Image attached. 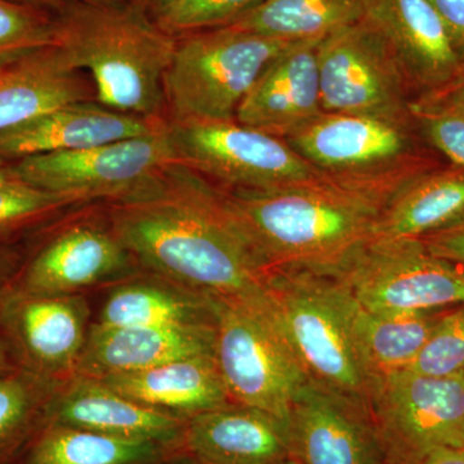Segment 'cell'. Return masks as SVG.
Here are the masks:
<instances>
[{"instance_id": "2", "label": "cell", "mask_w": 464, "mask_h": 464, "mask_svg": "<svg viewBox=\"0 0 464 464\" xmlns=\"http://www.w3.org/2000/svg\"><path fill=\"white\" fill-rule=\"evenodd\" d=\"M270 270L337 275L377 235L387 200L324 179L266 191L226 190Z\"/></svg>"}, {"instance_id": "18", "label": "cell", "mask_w": 464, "mask_h": 464, "mask_svg": "<svg viewBox=\"0 0 464 464\" xmlns=\"http://www.w3.org/2000/svg\"><path fill=\"white\" fill-rule=\"evenodd\" d=\"M166 123L167 119L124 114L97 101H82L52 110L0 133V157L16 161L47 152L94 148L146 136Z\"/></svg>"}, {"instance_id": "28", "label": "cell", "mask_w": 464, "mask_h": 464, "mask_svg": "<svg viewBox=\"0 0 464 464\" xmlns=\"http://www.w3.org/2000/svg\"><path fill=\"white\" fill-rule=\"evenodd\" d=\"M362 18L360 0H264L228 26L280 41L304 42L325 38Z\"/></svg>"}, {"instance_id": "25", "label": "cell", "mask_w": 464, "mask_h": 464, "mask_svg": "<svg viewBox=\"0 0 464 464\" xmlns=\"http://www.w3.org/2000/svg\"><path fill=\"white\" fill-rule=\"evenodd\" d=\"M464 224V168L442 161L400 188L382 209L375 239H424Z\"/></svg>"}, {"instance_id": "17", "label": "cell", "mask_w": 464, "mask_h": 464, "mask_svg": "<svg viewBox=\"0 0 464 464\" xmlns=\"http://www.w3.org/2000/svg\"><path fill=\"white\" fill-rule=\"evenodd\" d=\"M322 39L297 42L259 75L237 121L285 140L323 114L317 48Z\"/></svg>"}, {"instance_id": "7", "label": "cell", "mask_w": 464, "mask_h": 464, "mask_svg": "<svg viewBox=\"0 0 464 464\" xmlns=\"http://www.w3.org/2000/svg\"><path fill=\"white\" fill-rule=\"evenodd\" d=\"M215 362L232 404L284 420L308 380L268 299L217 298Z\"/></svg>"}, {"instance_id": "19", "label": "cell", "mask_w": 464, "mask_h": 464, "mask_svg": "<svg viewBox=\"0 0 464 464\" xmlns=\"http://www.w3.org/2000/svg\"><path fill=\"white\" fill-rule=\"evenodd\" d=\"M48 422L181 449L186 420L125 398L100 380L74 375L54 393L48 409Z\"/></svg>"}, {"instance_id": "30", "label": "cell", "mask_w": 464, "mask_h": 464, "mask_svg": "<svg viewBox=\"0 0 464 464\" xmlns=\"http://www.w3.org/2000/svg\"><path fill=\"white\" fill-rule=\"evenodd\" d=\"M75 201L14 179L0 183V246H17L53 224Z\"/></svg>"}, {"instance_id": "40", "label": "cell", "mask_w": 464, "mask_h": 464, "mask_svg": "<svg viewBox=\"0 0 464 464\" xmlns=\"http://www.w3.org/2000/svg\"><path fill=\"white\" fill-rule=\"evenodd\" d=\"M12 2L21 3V5H33L43 9H57L66 7L72 3H111V2H123V0H12Z\"/></svg>"}, {"instance_id": "27", "label": "cell", "mask_w": 464, "mask_h": 464, "mask_svg": "<svg viewBox=\"0 0 464 464\" xmlns=\"http://www.w3.org/2000/svg\"><path fill=\"white\" fill-rule=\"evenodd\" d=\"M183 457L181 449L146 440L112 438L48 422L20 464H166Z\"/></svg>"}, {"instance_id": "3", "label": "cell", "mask_w": 464, "mask_h": 464, "mask_svg": "<svg viewBox=\"0 0 464 464\" xmlns=\"http://www.w3.org/2000/svg\"><path fill=\"white\" fill-rule=\"evenodd\" d=\"M57 44L90 72L97 102L124 114L164 119V76L177 38L125 2L72 3L56 14Z\"/></svg>"}, {"instance_id": "12", "label": "cell", "mask_w": 464, "mask_h": 464, "mask_svg": "<svg viewBox=\"0 0 464 464\" xmlns=\"http://www.w3.org/2000/svg\"><path fill=\"white\" fill-rule=\"evenodd\" d=\"M369 413L389 464H420L438 449L464 448V374L382 377Z\"/></svg>"}, {"instance_id": "4", "label": "cell", "mask_w": 464, "mask_h": 464, "mask_svg": "<svg viewBox=\"0 0 464 464\" xmlns=\"http://www.w3.org/2000/svg\"><path fill=\"white\" fill-rule=\"evenodd\" d=\"M285 141L332 181L374 192L387 201L415 177L445 161L424 141L414 119L323 112Z\"/></svg>"}, {"instance_id": "41", "label": "cell", "mask_w": 464, "mask_h": 464, "mask_svg": "<svg viewBox=\"0 0 464 464\" xmlns=\"http://www.w3.org/2000/svg\"><path fill=\"white\" fill-rule=\"evenodd\" d=\"M426 99H440L464 103V74L447 91L436 94V96L426 97Z\"/></svg>"}, {"instance_id": "44", "label": "cell", "mask_w": 464, "mask_h": 464, "mask_svg": "<svg viewBox=\"0 0 464 464\" xmlns=\"http://www.w3.org/2000/svg\"><path fill=\"white\" fill-rule=\"evenodd\" d=\"M277 464H302V463L299 462V460L295 459V458L288 457V458H285V459L282 460V462L277 463Z\"/></svg>"}, {"instance_id": "39", "label": "cell", "mask_w": 464, "mask_h": 464, "mask_svg": "<svg viewBox=\"0 0 464 464\" xmlns=\"http://www.w3.org/2000/svg\"><path fill=\"white\" fill-rule=\"evenodd\" d=\"M20 369L11 344L5 340V335L0 333V378L14 373V372L20 371Z\"/></svg>"}, {"instance_id": "43", "label": "cell", "mask_w": 464, "mask_h": 464, "mask_svg": "<svg viewBox=\"0 0 464 464\" xmlns=\"http://www.w3.org/2000/svg\"><path fill=\"white\" fill-rule=\"evenodd\" d=\"M166 464H207V463L198 462V460L190 459V458H188V457H179V458H174V459L169 460V462H167Z\"/></svg>"}, {"instance_id": "15", "label": "cell", "mask_w": 464, "mask_h": 464, "mask_svg": "<svg viewBox=\"0 0 464 464\" xmlns=\"http://www.w3.org/2000/svg\"><path fill=\"white\" fill-rule=\"evenodd\" d=\"M286 423L302 464H389L369 409L315 382L302 384Z\"/></svg>"}, {"instance_id": "22", "label": "cell", "mask_w": 464, "mask_h": 464, "mask_svg": "<svg viewBox=\"0 0 464 464\" xmlns=\"http://www.w3.org/2000/svg\"><path fill=\"white\" fill-rule=\"evenodd\" d=\"M82 72L58 44L0 65V133L61 106L96 100Z\"/></svg>"}, {"instance_id": "29", "label": "cell", "mask_w": 464, "mask_h": 464, "mask_svg": "<svg viewBox=\"0 0 464 464\" xmlns=\"http://www.w3.org/2000/svg\"><path fill=\"white\" fill-rule=\"evenodd\" d=\"M61 384L24 369L0 378V464H20Z\"/></svg>"}, {"instance_id": "38", "label": "cell", "mask_w": 464, "mask_h": 464, "mask_svg": "<svg viewBox=\"0 0 464 464\" xmlns=\"http://www.w3.org/2000/svg\"><path fill=\"white\" fill-rule=\"evenodd\" d=\"M420 464H464V448H442L433 450Z\"/></svg>"}, {"instance_id": "20", "label": "cell", "mask_w": 464, "mask_h": 464, "mask_svg": "<svg viewBox=\"0 0 464 464\" xmlns=\"http://www.w3.org/2000/svg\"><path fill=\"white\" fill-rule=\"evenodd\" d=\"M216 325H91L75 375L102 380L186 357H215Z\"/></svg>"}, {"instance_id": "36", "label": "cell", "mask_w": 464, "mask_h": 464, "mask_svg": "<svg viewBox=\"0 0 464 464\" xmlns=\"http://www.w3.org/2000/svg\"><path fill=\"white\" fill-rule=\"evenodd\" d=\"M420 240L432 255L464 266V224Z\"/></svg>"}, {"instance_id": "37", "label": "cell", "mask_w": 464, "mask_h": 464, "mask_svg": "<svg viewBox=\"0 0 464 464\" xmlns=\"http://www.w3.org/2000/svg\"><path fill=\"white\" fill-rule=\"evenodd\" d=\"M23 252L17 246H0V302L14 285Z\"/></svg>"}, {"instance_id": "14", "label": "cell", "mask_w": 464, "mask_h": 464, "mask_svg": "<svg viewBox=\"0 0 464 464\" xmlns=\"http://www.w3.org/2000/svg\"><path fill=\"white\" fill-rule=\"evenodd\" d=\"M91 325L84 295H41L12 286L0 302V333L20 368L60 383L76 374Z\"/></svg>"}, {"instance_id": "1", "label": "cell", "mask_w": 464, "mask_h": 464, "mask_svg": "<svg viewBox=\"0 0 464 464\" xmlns=\"http://www.w3.org/2000/svg\"><path fill=\"white\" fill-rule=\"evenodd\" d=\"M109 224L141 270L219 299L261 302L270 267L221 186L173 163L123 199Z\"/></svg>"}, {"instance_id": "33", "label": "cell", "mask_w": 464, "mask_h": 464, "mask_svg": "<svg viewBox=\"0 0 464 464\" xmlns=\"http://www.w3.org/2000/svg\"><path fill=\"white\" fill-rule=\"evenodd\" d=\"M405 371L431 377L464 374V304L439 314L429 338Z\"/></svg>"}, {"instance_id": "21", "label": "cell", "mask_w": 464, "mask_h": 464, "mask_svg": "<svg viewBox=\"0 0 464 464\" xmlns=\"http://www.w3.org/2000/svg\"><path fill=\"white\" fill-rule=\"evenodd\" d=\"M181 450L207 464H277L290 457L288 423L259 409L227 404L186 420Z\"/></svg>"}, {"instance_id": "10", "label": "cell", "mask_w": 464, "mask_h": 464, "mask_svg": "<svg viewBox=\"0 0 464 464\" xmlns=\"http://www.w3.org/2000/svg\"><path fill=\"white\" fill-rule=\"evenodd\" d=\"M324 112L413 121V88L386 39L364 17L317 48Z\"/></svg>"}, {"instance_id": "23", "label": "cell", "mask_w": 464, "mask_h": 464, "mask_svg": "<svg viewBox=\"0 0 464 464\" xmlns=\"http://www.w3.org/2000/svg\"><path fill=\"white\" fill-rule=\"evenodd\" d=\"M216 325L217 298L141 270L111 285L97 328Z\"/></svg>"}, {"instance_id": "8", "label": "cell", "mask_w": 464, "mask_h": 464, "mask_svg": "<svg viewBox=\"0 0 464 464\" xmlns=\"http://www.w3.org/2000/svg\"><path fill=\"white\" fill-rule=\"evenodd\" d=\"M177 161L225 190L266 191L328 177L285 140L237 121H168Z\"/></svg>"}, {"instance_id": "26", "label": "cell", "mask_w": 464, "mask_h": 464, "mask_svg": "<svg viewBox=\"0 0 464 464\" xmlns=\"http://www.w3.org/2000/svg\"><path fill=\"white\" fill-rule=\"evenodd\" d=\"M334 277L351 333L375 378L380 380L408 369L429 338L440 313L424 311L392 316L372 313Z\"/></svg>"}, {"instance_id": "13", "label": "cell", "mask_w": 464, "mask_h": 464, "mask_svg": "<svg viewBox=\"0 0 464 464\" xmlns=\"http://www.w3.org/2000/svg\"><path fill=\"white\" fill-rule=\"evenodd\" d=\"M52 226V225H51ZM47 228L23 253L14 288L41 295H84L141 271L108 221H76Z\"/></svg>"}, {"instance_id": "16", "label": "cell", "mask_w": 464, "mask_h": 464, "mask_svg": "<svg viewBox=\"0 0 464 464\" xmlns=\"http://www.w3.org/2000/svg\"><path fill=\"white\" fill-rule=\"evenodd\" d=\"M360 5L362 17L398 57L417 100L442 93L463 75L447 29L429 0H360Z\"/></svg>"}, {"instance_id": "6", "label": "cell", "mask_w": 464, "mask_h": 464, "mask_svg": "<svg viewBox=\"0 0 464 464\" xmlns=\"http://www.w3.org/2000/svg\"><path fill=\"white\" fill-rule=\"evenodd\" d=\"M295 43L235 26L179 36L164 76L168 121H237L259 75Z\"/></svg>"}, {"instance_id": "5", "label": "cell", "mask_w": 464, "mask_h": 464, "mask_svg": "<svg viewBox=\"0 0 464 464\" xmlns=\"http://www.w3.org/2000/svg\"><path fill=\"white\" fill-rule=\"evenodd\" d=\"M266 295L308 380L369 409L378 380L351 333L335 277L271 270Z\"/></svg>"}, {"instance_id": "35", "label": "cell", "mask_w": 464, "mask_h": 464, "mask_svg": "<svg viewBox=\"0 0 464 464\" xmlns=\"http://www.w3.org/2000/svg\"><path fill=\"white\" fill-rule=\"evenodd\" d=\"M429 2L441 18L454 51L464 69V0H429Z\"/></svg>"}, {"instance_id": "31", "label": "cell", "mask_w": 464, "mask_h": 464, "mask_svg": "<svg viewBox=\"0 0 464 464\" xmlns=\"http://www.w3.org/2000/svg\"><path fill=\"white\" fill-rule=\"evenodd\" d=\"M264 0H154L152 20L174 36L231 25Z\"/></svg>"}, {"instance_id": "42", "label": "cell", "mask_w": 464, "mask_h": 464, "mask_svg": "<svg viewBox=\"0 0 464 464\" xmlns=\"http://www.w3.org/2000/svg\"><path fill=\"white\" fill-rule=\"evenodd\" d=\"M14 179L17 177L14 176V169H12L11 161L0 157V183L12 181Z\"/></svg>"}, {"instance_id": "24", "label": "cell", "mask_w": 464, "mask_h": 464, "mask_svg": "<svg viewBox=\"0 0 464 464\" xmlns=\"http://www.w3.org/2000/svg\"><path fill=\"white\" fill-rule=\"evenodd\" d=\"M100 381L125 398L186 420L232 404L215 357L210 356L186 357Z\"/></svg>"}, {"instance_id": "34", "label": "cell", "mask_w": 464, "mask_h": 464, "mask_svg": "<svg viewBox=\"0 0 464 464\" xmlns=\"http://www.w3.org/2000/svg\"><path fill=\"white\" fill-rule=\"evenodd\" d=\"M418 132L449 163L464 168V103L440 99L414 101Z\"/></svg>"}, {"instance_id": "9", "label": "cell", "mask_w": 464, "mask_h": 464, "mask_svg": "<svg viewBox=\"0 0 464 464\" xmlns=\"http://www.w3.org/2000/svg\"><path fill=\"white\" fill-rule=\"evenodd\" d=\"M14 176L79 206L121 200L179 163L167 123L146 136L74 151L47 152L11 161Z\"/></svg>"}, {"instance_id": "11", "label": "cell", "mask_w": 464, "mask_h": 464, "mask_svg": "<svg viewBox=\"0 0 464 464\" xmlns=\"http://www.w3.org/2000/svg\"><path fill=\"white\" fill-rule=\"evenodd\" d=\"M380 315L464 304V266L432 255L420 239H374L334 275Z\"/></svg>"}, {"instance_id": "32", "label": "cell", "mask_w": 464, "mask_h": 464, "mask_svg": "<svg viewBox=\"0 0 464 464\" xmlns=\"http://www.w3.org/2000/svg\"><path fill=\"white\" fill-rule=\"evenodd\" d=\"M57 44V20L47 9L0 0V65Z\"/></svg>"}]
</instances>
